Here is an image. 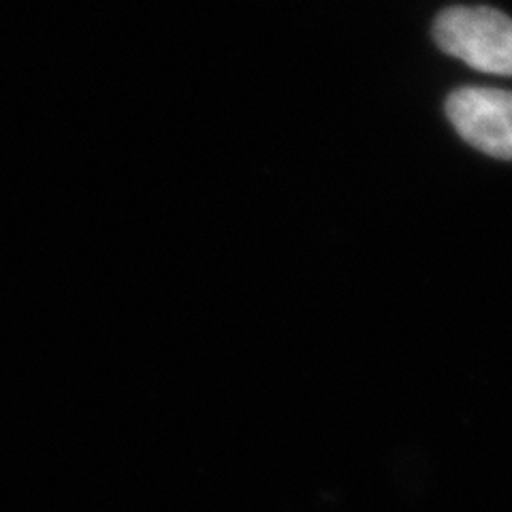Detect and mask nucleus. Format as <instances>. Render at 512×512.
I'll use <instances>...</instances> for the list:
<instances>
[{
  "label": "nucleus",
  "mask_w": 512,
  "mask_h": 512,
  "mask_svg": "<svg viewBox=\"0 0 512 512\" xmlns=\"http://www.w3.org/2000/svg\"><path fill=\"white\" fill-rule=\"evenodd\" d=\"M446 116L459 137L487 156L512 160V92L468 86L446 99Z\"/></svg>",
  "instance_id": "nucleus-2"
},
{
  "label": "nucleus",
  "mask_w": 512,
  "mask_h": 512,
  "mask_svg": "<svg viewBox=\"0 0 512 512\" xmlns=\"http://www.w3.org/2000/svg\"><path fill=\"white\" fill-rule=\"evenodd\" d=\"M434 41L476 71L512 77V18L498 9H444L434 22Z\"/></svg>",
  "instance_id": "nucleus-1"
}]
</instances>
